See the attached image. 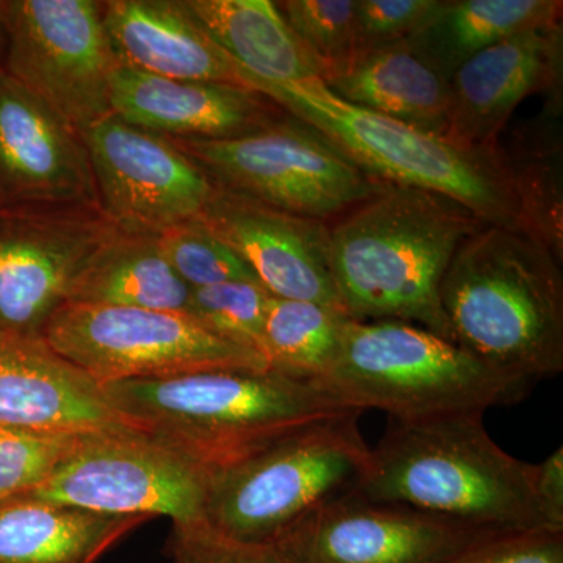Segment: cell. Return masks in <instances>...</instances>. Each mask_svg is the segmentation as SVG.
<instances>
[{"instance_id": "9c48e42d", "label": "cell", "mask_w": 563, "mask_h": 563, "mask_svg": "<svg viewBox=\"0 0 563 563\" xmlns=\"http://www.w3.org/2000/svg\"><path fill=\"white\" fill-rule=\"evenodd\" d=\"M173 140L221 190L310 220L335 221L380 185L288 113L243 139Z\"/></svg>"}, {"instance_id": "d6986e66", "label": "cell", "mask_w": 563, "mask_h": 563, "mask_svg": "<svg viewBox=\"0 0 563 563\" xmlns=\"http://www.w3.org/2000/svg\"><path fill=\"white\" fill-rule=\"evenodd\" d=\"M0 426L52 433L132 428L113 409L102 385L43 336L11 335H0Z\"/></svg>"}, {"instance_id": "ffe728a7", "label": "cell", "mask_w": 563, "mask_h": 563, "mask_svg": "<svg viewBox=\"0 0 563 563\" xmlns=\"http://www.w3.org/2000/svg\"><path fill=\"white\" fill-rule=\"evenodd\" d=\"M102 18L120 66L165 79L243 85L235 63L181 0H107Z\"/></svg>"}, {"instance_id": "4fadbf2b", "label": "cell", "mask_w": 563, "mask_h": 563, "mask_svg": "<svg viewBox=\"0 0 563 563\" xmlns=\"http://www.w3.org/2000/svg\"><path fill=\"white\" fill-rule=\"evenodd\" d=\"M80 135L99 207L122 233L158 236L181 222L199 220L217 191L176 141L128 124L117 114Z\"/></svg>"}, {"instance_id": "4316f807", "label": "cell", "mask_w": 563, "mask_h": 563, "mask_svg": "<svg viewBox=\"0 0 563 563\" xmlns=\"http://www.w3.org/2000/svg\"><path fill=\"white\" fill-rule=\"evenodd\" d=\"M347 320L335 307L273 296L263 331V357L274 372L314 383L335 361Z\"/></svg>"}, {"instance_id": "e575fe53", "label": "cell", "mask_w": 563, "mask_h": 563, "mask_svg": "<svg viewBox=\"0 0 563 563\" xmlns=\"http://www.w3.org/2000/svg\"><path fill=\"white\" fill-rule=\"evenodd\" d=\"M536 493L550 528L563 531V448L536 463Z\"/></svg>"}, {"instance_id": "8992f818", "label": "cell", "mask_w": 563, "mask_h": 563, "mask_svg": "<svg viewBox=\"0 0 563 563\" xmlns=\"http://www.w3.org/2000/svg\"><path fill=\"white\" fill-rule=\"evenodd\" d=\"M314 384L344 409L383 410L395 421L484 415L532 390L420 325L351 318L335 361Z\"/></svg>"}, {"instance_id": "4dcf8cb0", "label": "cell", "mask_w": 563, "mask_h": 563, "mask_svg": "<svg viewBox=\"0 0 563 563\" xmlns=\"http://www.w3.org/2000/svg\"><path fill=\"white\" fill-rule=\"evenodd\" d=\"M276 3L291 31L320 65L321 77L354 57L357 52L355 0H284Z\"/></svg>"}, {"instance_id": "5b68a950", "label": "cell", "mask_w": 563, "mask_h": 563, "mask_svg": "<svg viewBox=\"0 0 563 563\" xmlns=\"http://www.w3.org/2000/svg\"><path fill=\"white\" fill-rule=\"evenodd\" d=\"M246 87L320 133L374 180L437 192L462 203L485 224L521 229L501 144L496 150H465L444 136L352 106L320 79L247 80Z\"/></svg>"}, {"instance_id": "836d02e7", "label": "cell", "mask_w": 563, "mask_h": 563, "mask_svg": "<svg viewBox=\"0 0 563 563\" xmlns=\"http://www.w3.org/2000/svg\"><path fill=\"white\" fill-rule=\"evenodd\" d=\"M448 563H563V531L540 528L501 533Z\"/></svg>"}, {"instance_id": "e0dca14e", "label": "cell", "mask_w": 563, "mask_h": 563, "mask_svg": "<svg viewBox=\"0 0 563 563\" xmlns=\"http://www.w3.org/2000/svg\"><path fill=\"white\" fill-rule=\"evenodd\" d=\"M199 220L247 263L274 298L343 310L329 262V222L298 217L218 187Z\"/></svg>"}, {"instance_id": "30bf717a", "label": "cell", "mask_w": 563, "mask_h": 563, "mask_svg": "<svg viewBox=\"0 0 563 563\" xmlns=\"http://www.w3.org/2000/svg\"><path fill=\"white\" fill-rule=\"evenodd\" d=\"M5 69L80 133L111 111L118 62L96 0H2Z\"/></svg>"}, {"instance_id": "f1b7e54d", "label": "cell", "mask_w": 563, "mask_h": 563, "mask_svg": "<svg viewBox=\"0 0 563 563\" xmlns=\"http://www.w3.org/2000/svg\"><path fill=\"white\" fill-rule=\"evenodd\" d=\"M166 261L190 288L233 280L258 282L247 263L201 220L181 222L157 236Z\"/></svg>"}, {"instance_id": "44dd1931", "label": "cell", "mask_w": 563, "mask_h": 563, "mask_svg": "<svg viewBox=\"0 0 563 563\" xmlns=\"http://www.w3.org/2000/svg\"><path fill=\"white\" fill-rule=\"evenodd\" d=\"M322 84L343 101L446 139L451 84L409 41L358 51Z\"/></svg>"}, {"instance_id": "603a6c76", "label": "cell", "mask_w": 563, "mask_h": 563, "mask_svg": "<svg viewBox=\"0 0 563 563\" xmlns=\"http://www.w3.org/2000/svg\"><path fill=\"white\" fill-rule=\"evenodd\" d=\"M188 13L228 55L240 80L302 84L321 77L320 65L272 0H181Z\"/></svg>"}, {"instance_id": "f546056e", "label": "cell", "mask_w": 563, "mask_h": 563, "mask_svg": "<svg viewBox=\"0 0 563 563\" xmlns=\"http://www.w3.org/2000/svg\"><path fill=\"white\" fill-rule=\"evenodd\" d=\"M87 433L24 431L0 426V499L43 487Z\"/></svg>"}, {"instance_id": "d4e9b609", "label": "cell", "mask_w": 563, "mask_h": 563, "mask_svg": "<svg viewBox=\"0 0 563 563\" xmlns=\"http://www.w3.org/2000/svg\"><path fill=\"white\" fill-rule=\"evenodd\" d=\"M191 291L166 261L157 236L121 232L88 263L68 303L187 313Z\"/></svg>"}, {"instance_id": "7c38bea8", "label": "cell", "mask_w": 563, "mask_h": 563, "mask_svg": "<svg viewBox=\"0 0 563 563\" xmlns=\"http://www.w3.org/2000/svg\"><path fill=\"white\" fill-rule=\"evenodd\" d=\"M118 233L101 207L0 206V333L43 335Z\"/></svg>"}, {"instance_id": "9a60e30c", "label": "cell", "mask_w": 563, "mask_h": 563, "mask_svg": "<svg viewBox=\"0 0 563 563\" xmlns=\"http://www.w3.org/2000/svg\"><path fill=\"white\" fill-rule=\"evenodd\" d=\"M0 206L99 207L80 132L0 70Z\"/></svg>"}, {"instance_id": "cb8c5ba5", "label": "cell", "mask_w": 563, "mask_h": 563, "mask_svg": "<svg viewBox=\"0 0 563 563\" xmlns=\"http://www.w3.org/2000/svg\"><path fill=\"white\" fill-rule=\"evenodd\" d=\"M561 0H442L409 36L410 46L448 80L493 44L562 21Z\"/></svg>"}, {"instance_id": "7402d4cb", "label": "cell", "mask_w": 563, "mask_h": 563, "mask_svg": "<svg viewBox=\"0 0 563 563\" xmlns=\"http://www.w3.org/2000/svg\"><path fill=\"white\" fill-rule=\"evenodd\" d=\"M150 520L13 496L0 501V563H98Z\"/></svg>"}, {"instance_id": "83f0119b", "label": "cell", "mask_w": 563, "mask_h": 563, "mask_svg": "<svg viewBox=\"0 0 563 563\" xmlns=\"http://www.w3.org/2000/svg\"><path fill=\"white\" fill-rule=\"evenodd\" d=\"M272 298L258 282H224L192 288L187 313L211 332L262 354L263 331Z\"/></svg>"}, {"instance_id": "d590c367", "label": "cell", "mask_w": 563, "mask_h": 563, "mask_svg": "<svg viewBox=\"0 0 563 563\" xmlns=\"http://www.w3.org/2000/svg\"><path fill=\"white\" fill-rule=\"evenodd\" d=\"M5 54H7V29L5 22H3V9L2 0H0V70L5 66Z\"/></svg>"}, {"instance_id": "5bb4252c", "label": "cell", "mask_w": 563, "mask_h": 563, "mask_svg": "<svg viewBox=\"0 0 563 563\" xmlns=\"http://www.w3.org/2000/svg\"><path fill=\"white\" fill-rule=\"evenodd\" d=\"M495 536L501 533L347 493L307 515L274 544L292 563H448Z\"/></svg>"}, {"instance_id": "6da1fadb", "label": "cell", "mask_w": 563, "mask_h": 563, "mask_svg": "<svg viewBox=\"0 0 563 563\" xmlns=\"http://www.w3.org/2000/svg\"><path fill=\"white\" fill-rule=\"evenodd\" d=\"M437 192L380 184L329 222V262L343 312L355 321H402L454 343L440 301L448 266L484 228Z\"/></svg>"}, {"instance_id": "ac0fdd59", "label": "cell", "mask_w": 563, "mask_h": 563, "mask_svg": "<svg viewBox=\"0 0 563 563\" xmlns=\"http://www.w3.org/2000/svg\"><path fill=\"white\" fill-rule=\"evenodd\" d=\"M111 111L128 124L179 140H235L287 117L272 99L224 81L174 80L117 66Z\"/></svg>"}, {"instance_id": "8fae6325", "label": "cell", "mask_w": 563, "mask_h": 563, "mask_svg": "<svg viewBox=\"0 0 563 563\" xmlns=\"http://www.w3.org/2000/svg\"><path fill=\"white\" fill-rule=\"evenodd\" d=\"M211 472L136 429L95 432L38 490L46 501L91 512L203 520Z\"/></svg>"}, {"instance_id": "3957f363", "label": "cell", "mask_w": 563, "mask_h": 563, "mask_svg": "<svg viewBox=\"0 0 563 563\" xmlns=\"http://www.w3.org/2000/svg\"><path fill=\"white\" fill-rule=\"evenodd\" d=\"M454 343L532 388L563 372L562 263L521 229L487 224L459 247L440 287Z\"/></svg>"}, {"instance_id": "52a82bcc", "label": "cell", "mask_w": 563, "mask_h": 563, "mask_svg": "<svg viewBox=\"0 0 563 563\" xmlns=\"http://www.w3.org/2000/svg\"><path fill=\"white\" fill-rule=\"evenodd\" d=\"M361 412L307 426L243 461L213 470L203 520L247 543H276L321 506L355 490L372 448Z\"/></svg>"}, {"instance_id": "484cf974", "label": "cell", "mask_w": 563, "mask_h": 563, "mask_svg": "<svg viewBox=\"0 0 563 563\" xmlns=\"http://www.w3.org/2000/svg\"><path fill=\"white\" fill-rule=\"evenodd\" d=\"M501 152L521 229L563 263L562 99H547Z\"/></svg>"}, {"instance_id": "74e56055", "label": "cell", "mask_w": 563, "mask_h": 563, "mask_svg": "<svg viewBox=\"0 0 563 563\" xmlns=\"http://www.w3.org/2000/svg\"><path fill=\"white\" fill-rule=\"evenodd\" d=\"M0 335H2V333H0Z\"/></svg>"}, {"instance_id": "2e32d148", "label": "cell", "mask_w": 563, "mask_h": 563, "mask_svg": "<svg viewBox=\"0 0 563 563\" xmlns=\"http://www.w3.org/2000/svg\"><path fill=\"white\" fill-rule=\"evenodd\" d=\"M562 21L493 44L451 77L446 140L465 150H496L525 99H562Z\"/></svg>"}, {"instance_id": "8d00e7d4", "label": "cell", "mask_w": 563, "mask_h": 563, "mask_svg": "<svg viewBox=\"0 0 563 563\" xmlns=\"http://www.w3.org/2000/svg\"><path fill=\"white\" fill-rule=\"evenodd\" d=\"M0 501H2V499H0Z\"/></svg>"}, {"instance_id": "d6a6232c", "label": "cell", "mask_w": 563, "mask_h": 563, "mask_svg": "<svg viewBox=\"0 0 563 563\" xmlns=\"http://www.w3.org/2000/svg\"><path fill=\"white\" fill-rule=\"evenodd\" d=\"M440 2L442 0H355L357 52L409 38L439 9Z\"/></svg>"}, {"instance_id": "ba28073f", "label": "cell", "mask_w": 563, "mask_h": 563, "mask_svg": "<svg viewBox=\"0 0 563 563\" xmlns=\"http://www.w3.org/2000/svg\"><path fill=\"white\" fill-rule=\"evenodd\" d=\"M41 336L102 387L207 369L269 368L261 352L184 312L66 303Z\"/></svg>"}, {"instance_id": "7a4b0ae2", "label": "cell", "mask_w": 563, "mask_h": 563, "mask_svg": "<svg viewBox=\"0 0 563 563\" xmlns=\"http://www.w3.org/2000/svg\"><path fill=\"white\" fill-rule=\"evenodd\" d=\"M483 417L391 420L352 495L485 532L553 529L537 498L536 465L501 450Z\"/></svg>"}, {"instance_id": "1f68e13d", "label": "cell", "mask_w": 563, "mask_h": 563, "mask_svg": "<svg viewBox=\"0 0 563 563\" xmlns=\"http://www.w3.org/2000/svg\"><path fill=\"white\" fill-rule=\"evenodd\" d=\"M169 554L173 563H292L276 544L232 539L206 520L173 523Z\"/></svg>"}, {"instance_id": "277c9868", "label": "cell", "mask_w": 563, "mask_h": 563, "mask_svg": "<svg viewBox=\"0 0 563 563\" xmlns=\"http://www.w3.org/2000/svg\"><path fill=\"white\" fill-rule=\"evenodd\" d=\"M122 420L191 461L224 468L314 422L355 412L274 369H207L103 385Z\"/></svg>"}]
</instances>
